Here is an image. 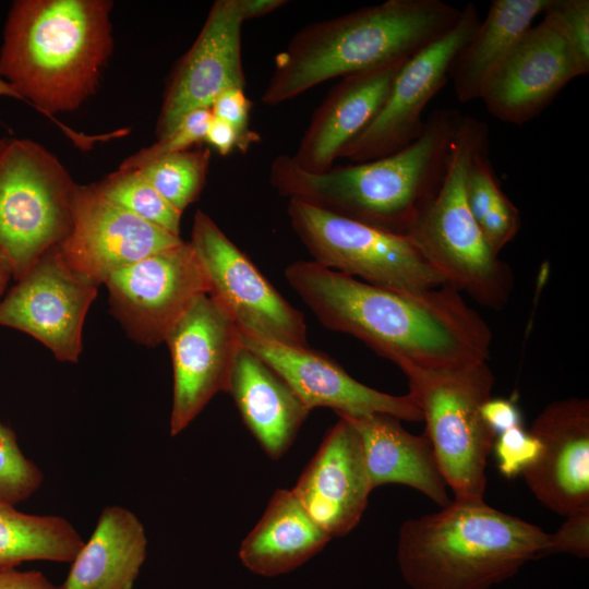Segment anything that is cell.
Listing matches in <instances>:
<instances>
[{"label":"cell","instance_id":"obj_1","mask_svg":"<svg viewBox=\"0 0 589 589\" xmlns=\"http://www.w3.org/2000/svg\"><path fill=\"white\" fill-rule=\"evenodd\" d=\"M285 278L325 327L360 339L399 369H459L490 358L489 325L448 285L398 291L313 261L290 264Z\"/></svg>","mask_w":589,"mask_h":589},{"label":"cell","instance_id":"obj_2","mask_svg":"<svg viewBox=\"0 0 589 589\" xmlns=\"http://www.w3.org/2000/svg\"><path fill=\"white\" fill-rule=\"evenodd\" d=\"M110 0H16L0 48V79L52 118L97 91L113 49Z\"/></svg>","mask_w":589,"mask_h":589},{"label":"cell","instance_id":"obj_3","mask_svg":"<svg viewBox=\"0 0 589 589\" xmlns=\"http://www.w3.org/2000/svg\"><path fill=\"white\" fill-rule=\"evenodd\" d=\"M461 117L454 109H437L421 135L397 153L322 172L305 171L291 156L279 155L271 165L269 182L289 200L404 236L442 182Z\"/></svg>","mask_w":589,"mask_h":589},{"label":"cell","instance_id":"obj_4","mask_svg":"<svg viewBox=\"0 0 589 589\" xmlns=\"http://www.w3.org/2000/svg\"><path fill=\"white\" fill-rule=\"evenodd\" d=\"M460 13L441 0H387L309 24L275 57L262 101L276 106L328 80L408 60Z\"/></svg>","mask_w":589,"mask_h":589},{"label":"cell","instance_id":"obj_5","mask_svg":"<svg viewBox=\"0 0 589 589\" xmlns=\"http://www.w3.org/2000/svg\"><path fill=\"white\" fill-rule=\"evenodd\" d=\"M548 545V532L484 500H453L401 525L397 558L412 589H490L544 556Z\"/></svg>","mask_w":589,"mask_h":589},{"label":"cell","instance_id":"obj_6","mask_svg":"<svg viewBox=\"0 0 589 589\" xmlns=\"http://www.w3.org/2000/svg\"><path fill=\"white\" fill-rule=\"evenodd\" d=\"M489 142L488 125L462 115L450 143L441 184L422 204L404 236L446 285L493 310L509 300L513 273L486 243L466 200L473 153Z\"/></svg>","mask_w":589,"mask_h":589},{"label":"cell","instance_id":"obj_7","mask_svg":"<svg viewBox=\"0 0 589 589\" xmlns=\"http://www.w3.org/2000/svg\"><path fill=\"white\" fill-rule=\"evenodd\" d=\"M400 370L421 410L425 435L454 500L483 501L486 461L495 441L481 413L494 384L488 362L448 370L411 365Z\"/></svg>","mask_w":589,"mask_h":589},{"label":"cell","instance_id":"obj_8","mask_svg":"<svg viewBox=\"0 0 589 589\" xmlns=\"http://www.w3.org/2000/svg\"><path fill=\"white\" fill-rule=\"evenodd\" d=\"M76 184L43 145L0 141V249L20 279L72 227Z\"/></svg>","mask_w":589,"mask_h":589},{"label":"cell","instance_id":"obj_9","mask_svg":"<svg viewBox=\"0 0 589 589\" xmlns=\"http://www.w3.org/2000/svg\"><path fill=\"white\" fill-rule=\"evenodd\" d=\"M291 226L316 264L398 291L446 285L410 241L360 221L289 200Z\"/></svg>","mask_w":589,"mask_h":589},{"label":"cell","instance_id":"obj_10","mask_svg":"<svg viewBox=\"0 0 589 589\" xmlns=\"http://www.w3.org/2000/svg\"><path fill=\"white\" fill-rule=\"evenodd\" d=\"M189 242L205 273L208 296L240 333L290 347H310L304 315L201 209L194 215Z\"/></svg>","mask_w":589,"mask_h":589},{"label":"cell","instance_id":"obj_11","mask_svg":"<svg viewBox=\"0 0 589 589\" xmlns=\"http://www.w3.org/2000/svg\"><path fill=\"white\" fill-rule=\"evenodd\" d=\"M542 14L483 84L479 99L503 122L521 125L532 120L572 80L589 73L562 20L548 9Z\"/></svg>","mask_w":589,"mask_h":589},{"label":"cell","instance_id":"obj_12","mask_svg":"<svg viewBox=\"0 0 589 589\" xmlns=\"http://www.w3.org/2000/svg\"><path fill=\"white\" fill-rule=\"evenodd\" d=\"M480 23L476 5H464L455 26L413 55L399 70L383 106L340 153L351 164L397 153L422 133L423 111L449 80L450 64Z\"/></svg>","mask_w":589,"mask_h":589},{"label":"cell","instance_id":"obj_13","mask_svg":"<svg viewBox=\"0 0 589 589\" xmlns=\"http://www.w3.org/2000/svg\"><path fill=\"white\" fill-rule=\"evenodd\" d=\"M111 310L140 344L156 346L203 294L208 283L190 242L151 254L104 283Z\"/></svg>","mask_w":589,"mask_h":589},{"label":"cell","instance_id":"obj_14","mask_svg":"<svg viewBox=\"0 0 589 589\" xmlns=\"http://www.w3.org/2000/svg\"><path fill=\"white\" fill-rule=\"evenodd\" d=\"M173 369L170 434L182 432L219 392L229 390L240 332L208 296H201L165 338Z\"/></svg>","mask_w":589,"mask_h":589},{"label":"cell","instance_id":"obj_15","mask_svg":"<svg viewBox=\"0 0 589 589\" xmlns=\"http://www.w3.org/2000/svg\"><path fill=\"white\" fill-rule=\"evenodd\" d=\"M0 300V325L43 342L57 359L76 362L97 286L71 269L57 248L45 253Z\"/></svg>","mask_w":589,"mask_h":589},{"label":"cell","instance_id":"obj_16","mask_svg":"<svg viewBox=\"0 0 589 589\" xmlns=\"http://www.w3.org/2000/svg\"><path fill=\"white\" fill-rule=\"evenodd\" d=\"M182 241L115 204L92 184L77 185L71 230L56 248L71 269L98 286L112 273Z\"/></svg>","mask_w":589,"mask_h":589},{"label":"cell","instance_id":"obj_17","mask_svg":"<svg viewBox=\"0 0 589 589\" xmlns=\"http://www.w3.org/2000/svg\"><path fill=\"white\" fill-rule=\"evenodd\" d=\"M242 24L237 0L213 3L199 36L167 84L156 123L157 140L173 131L190 112L209 109L225 89L244 88Z\"/></svg>","mask_w":589,"mask_h":589},{"label":"cell","instance_id":"obj_18","mask_svg":"<svg viewBox=\"0 0 589 589\" xmlns=\"http://www.w3.org/2000/svg\"><path fill=\"white\" fill-rule=\"evenodd\" d=\"M539 442L536 459L521 473L545 507L562 516L589 509V400L551 402L529 430Z\"/></svg>","mask_w":589,"mask_h":589},{"label":"cell","instance_id":"obj_19","mask_svg":"<svg viewBox=\"0 0 589 589\" xmlns=\"http://www.w3.org/2000/svg\"><path fill=\"white\" fill-rule=\"evenodd\" d=\"M242 345L274 369L310 409L328 407L351 416L385 413L406 421H422L410 393L389 395L351 377L325 353L290 347L240 333Z\"/></svg>","mask_w":589,"mask_h":589},{"label":"cell","instance_id":"obj_20","mask_svg":"<svg viewBox=\"0 0 589 589\" xmlns=\"http://www.w3.org/2000/svg\"><path fill=\"white\" fill-rule=\"evenodd\" d=\"M372 490L360 436L339 417L291 492L334 538L349 533L360 522Z\"/></svg>","mask_w":589,"mask_h":589},{"label":"cell","instance_id":"obj_21","mask_svg":"<svg viewBox=\"0 0 589 589\" xmlns=\"http://www.w3.org/2000/svg\"><path fill=\"white\" fill-rule=\"evenodd\" d=\"M408 60L341 77L313 113L291 156L293 163L309 172L332 168L341 151L376 116Z\"/></svg>","mask_w":589,"mask_h":589},{"label":"cell","instance_id":"obj_22","mask_svg":"<svg viewBox=\"0 0 589 589\" xmlns=\"http://www.w3.org/2000/svg\"><path fill=\"white\" fill-rule=\"evenodd\" d=\"M357 430L372 489L386 483L411 486L437 505L452 501L431 442L408 432L396 417L385 413L346 414Z\"/></svg>","mask_w":589,"mask_h":589},{"label":"cell","instance_id":"obj_23","mask_svg":"<svg viewBox=\"0 0 589 589\" xmlns=\"http://www.w3.org/2000/svg\"><path fill=\"white\" fill-rule=\"evenodd\" d=\"M228 393L247 428L273 459L289 449L311 411L274 369L243 345Z\"/></svg>","mask_w":589,"mask_h":589},{"label":"cell","instance_id":"obj_24","mask_svg":"<svg viewBox=\"0 0 589 589\" xmlns=\"http://www.w3.org/2000/svg\"><path fill=\"white\" fill-rule=\"evenodd\" d=\"M143 524L130 509L106 506L71 562L62 589H133L146 558Z\"/></svg>","mask_w":589,"mask_h":589},{"label":"cell","instance_id":"obj_25","mask_svg":"<svg viewBox=\"0 0 589 589\" xmlns=\"http://www.w3.org/2000/svg\"><path fill=\"white\" fill-rule=\"evenodd\" d=\"M332 538L310 517L291 490H277L256 526L241 542L239 557L262 576L288 573L320 552Z\"/></svg>","mask_w":589,"mask_h":589},{"label":"cell","instance_id":"obj_26","mask_svg":"<svg viewBox=\"0 0 589 589\" xmlns=\"http://www.w3.org/2000/svg\"><path fill=\"white\" fill-rule=\"evenodd\" d=\"M550 0H493L485 17L455 56L449 80L457 99L480 98L483 84L515 43L532 26Z\"/></svg>","mask_w":589,"mask_h":589},{"label":"cell","instance_id":"obj_27","mask_svg":"<svg viewBox=\"0 0 589 589\" xmlns=\"http://www.w3.org/2000/svg\"><path fill=\"white\" fill-rule=\"evenodd\" d=\"M83 542L61 516L26 514L0 502V569L32 561L71 563Z\"/></svg>","mask_w":589,"mask_h":589},{"label":"cell","instance_id":"obj_28","mask_svg":"<svg viewBox=\"0 0 589 589\" xmlns=\"http://www.w3.org/2000/svg\"><path fill=\"white\" fill-rule=\"evenodd\" d=\"M489 142L472 155L465 181L470 213L492 251L500 255L520 228L517 207L502 191L489 158Z\"/></svg>","mask_w":589,"mask_h":589},{"label":"cell","instance_id":"obj_29","mask_svg":"<svg viewBox=\"0 0 589 589\" xmlns=\"http://www.w3.org/2000/svg\"><path fill=\"white\" fill-rule=\"evenodd\" d=\"M209 161V148L185 149L160 157L136 170L171 206L183 213L203 190Z\"/></svg>","mask_w":589,"mask_h":589},{"label":"cell","instance_id":"obj_30","mask_svg":"<svg viewBox=\"0 0 589 589\" xmlns=\"http://www.w3.org/2000/svg\"><path fill=\"white\" fill-rule=\"evenodd\" d=\"M98 185L104 195L115 204L180 237L182 213L171 206L139 170L118 169Z\"/></svg>","mask_w":589,"mask_h":589},{"label":"cell","instance_id":"obj_31","mask_svg":"<svg viewBox=\"0 0 589 589\" xmlns=\"http://www.w3.org/2000/svg\"><path fill=\"white\" fill-rule=\"evenodd\" d=\"M41 470L21 450L15 433L0 422V502L15 506L41 486Z\"/></svg>","mask_w":589,"mask_h":589},{"label":"cell","instance_id":"obj_32","mask_svg":"<svg viewBox=\"0 0 589 589\" xmlns=\"http://www.w3.org/2000/svg\"><path fill=\"white\" fill-rule=\"evenodd\" d=\"M211 109H197L187 115L181 122L165 137L128 157L118 169H137L160 157L190 149L196 143L204 142Z\"/></svg>","mask_w":589,"mask_h":589},{"label":"cell","instance_id":"obj_33","mask_svg":"<svg viewBox=\"0 0 589 589\" xmlns=\"http://www.w3.org/2000/svg\"><path fill=\"white\" fill-rule=\"evenodd\" d=\"M493 449L501 473L510 479L521 474L536 459L539 442L521 424L498 434L495 437Z\"/></svg>","mask_w":589,"mask_h":589},{"label":"cell","instance_id":"obj_34","mask_svg":"<svg viewBox=\"0 0 589 589\" xmlns=\"http://www.w3.org/2000/svg\"><path fill=\"white\" fill-rule=\"evenodd\" d=\"M568 553L580 558L589 556V509L567 516L555 533H549L544 555Z\"/></svg>","mask_w":589,"mask_h":589},{"label":"cell","instance_id":"obj_35","mask_svg":"<svg viewBox=\"0 0 589 589\" xmlns=\"http://www.w3.org/2000/svg\"><path fill=\"white\" fill-rule=\"evenodd\" d=\"M546 9L562 20L576 50L589 63V1L550 0Z\"/></svg>","mask_w":589,"mask_h":589},{"label":"cell","instance_id":"obj_36","mask_svg":"<svg viewBox=\"0 0 589 589\" xmlns=\"http://www.w3.org/2000/svg\"><path fill=\"white\" fill-rule=\"evenodd\" d=\"M251 108L252 103L243 88L230 87L215 98L209 109L214 118L229 123L241 134L257 136L248 129Z\"/></svg>","mask_w":589,"mask_h":589},{"label":"cell","instance_id":"obj_37","mask_svg":"<svg viewBox=\"0 0 589 589\" xmlns=\"http://www.w3.org/2000/svg\"><path fill=\"white\" fill-rule=\"evenodd\" d=\"M255 140H259V136H245L229 123L214 117H212L204 136V142L221 156L228 155L236 147L244 151Z\"/></svg>","mask_w":589,"mask_h":589},{"label":"cell","instance_id":"obj_38","mask_svg":"<svg viewBox=\"0 0 589 589\" xmlns=\"http://www.w3.org/2000/svg\"><path fill=\"white\" fill-rule=\"evenodd\" d=\"M481 413L495 437L522 424L520 411L510 399L491 397L482 405Z\"/></svg>","mask_w":589,"mask_h":589},{"label":"cell","instance_id":"obj_39","mask_svg":"<svg viewBox=\"0 0 589 589\" xmlns=\"http://www.w3.org/2000/svg\"><path fill=\"white\" fill-rule=\"evenodd\" d=\"M0 589H62L41 572L21 570L17 567L0 569Z\"/></svg>","mask_w":589,"mask_h":589},{"label":"cell","instance_id":"obj_40","mask_svg":"<svg viewBox=\"0 0 589 589\" xmlns=\"http://www.w3.org/2000/svg\"><path fill=\"white\" fill-rule=\"evenodd\" d=\"M286 3L285 0H237L238 10L243 22L269 14Z\"/></svg>","mask_w":589,"mask_h":589},{"label":"cell","instance_id":"obj_41","mask_svg":"<svg viewBox=\"0 0 589 589\" xmlns=\"http://www.w3.org/2000/svg\"><path fill=\"white\" fill-rule=\"evenodd\" d=\"M11 276H13V274L9 259L0 249V298Z\"/></svg>","mask_w":589,"mask_h":589},{"label":"cell","instance_id":"obj_42","mask_svg":"<svg viewBox=\"0 0 589 589\" xmlns=\"http://www.w3.org/2000/svg\"><path fill=\"white\" fill-rule=\"evenodd\" d=\"M0 97H12V98L20 99V96L1 79H0Z\"/></svg>","mask_w":589,"mask_h":589}]
</instances>
